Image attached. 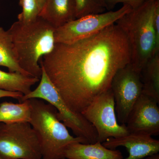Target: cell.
I'll list each match as a JSON object with an SVG mask.
<instances>
[{"label":"cell","instance_id":"1","mask_svg":"<svg viewBox=\"0 0 159 159\" xmlns=\"http://www.w3.org/2000/svg\"><path fill=\"white\" fill-rule=\"evenodd\" d=\"M40 66L68 107L81 113L110 88L117 71L130 62L127 38L116 24L70 44H55Z\"/></svg>","mask_w":159,"mask_h":159},{"label":"cell","instance_id":"2","mask_svg":"<svg viewBox=\"0 0 159 159\" xmlns=\"http://www.w3.org/2000/svg\"><path fill=\"white\" fill-rule=\"evenodd\" d=\"M55 30L50 23L39 16L31 22L18 20L8 30L16 61L31 77L40 79L42 69L39 62L43 56L54 49L56 44Z\"/></svg>","mask_w":159,"mask_h":159},{"label":"cell","instance_id":"3","mask_svg":"<svg viewBox=\"0 0 159 159\" xmlns=\"http://www.w3.org/2000/svg\"><path fill=\"white\" fill-rule=\"evenodd\" d=\"M159 0H147L141 6L132 9L116 22L124 32L130 48V64L141 73L151 57L159 52L154 18Z\"/></svg>","mask_w":159,"mask_h":159},{"label":"cell","instance_id":"4","mask_svg":"<svg viewBox=\"0 0 159 159\" xmlns=\"http://www.w3.org/2000/svg\"><path fill=\"white\" fill-rule=\"evenodd\" d=\"M31 117L29 123L37 134L42 159H63L69 145L76 142L88 144L84 139L71 135L57 118V109L42 99H29Z\"/></svg>","mask_w":159,"mask_h":159},{"label":"cell","instance_id":"5","mask_svg":"<svg viewBox=\"0 0 159 159\" xmlns=\"http://www.w3.org/2000/svg\"><path fill=\"white\" fill-rule=\"evenodd\" d=\"M41 67L42 74L39 84L34 90L24 95L20 102L32 98L45 100L55 107L58 119L70 129L76 137L84 139L88 144L97 142V131L94 126L82 114L73 111L68 107L44 69Z\"/></svg>","mask_w":159,"mask_h":159},{"label":"cell","instance_id":"6","mask_svg":"<svg viewBox=\"0 0 159 159\" xmlns=\"http://www.w3.org/2000/svg\"><path fill=\"white\" fill-rule=\"evenodd\" d=\"M0 158L42 159L38 137L29 122L0 123Z\"/></svg>","mask_w":159,"mask_h":159},{"label":"cell","instance_id":"7","mask_svg":"<svg viewBox=\"0 0 159 159\" xmlns=\"http://www.w3.org/2000/svg\"><path fill=\"white\" fill-rule=\"evenodd\" d=\"M116 103L111 88L95 97L81 114L97 131V142L103 143L110 138L129 133L125 124H119Z\"/></svg>","mask_w":159,"mask_h":159},{"label":"cell","instance_id":"8","mask_svg":"<svg viewBox=\"0 0 159 159\" xmlns=\"http://www.w3.org/2000/svg\"><path fill=\"white\" fill-rule=\"evenodd\" d=\"M132 9L129 6L124 5L116 11L111 10L76 19L55 29V42L70 44L93 36L107 27L116 24L118 20Z\"/></svg>","mask_w":159,"mask_h":159},{"label":"cell","instance_id":"9","mask_svg":"<svg viewBox=\"0 0 159 159\" xmlns=\"http://www.w3.org/2000/svg\"><path fill=\"white\" fill-rule=\"evenodd\" d=\"M110 88L116 103L117 120L121 124H125L133 107L142 93L141 73L129 63L117 71Z\"/></svg>","mask_w":159,"mask_h":159},{"label":"cell","instance_id":"10","mask_svg":"<svg viewBox=\"0 0 159 159\" xmlns=\"http://www.w3.org/2000/svg\"><path fill=\"white\" fill-rule=\"evenodd\" d=\"M158 102L142 93L131 110L125 125L129 133L159 134Z\"/></svg>","mask_w":159,"mask_h":159},{"label":"cell","instance_id":"11","mask_svg":"<svg viewBox=\"0 0 159 159\" xmlns=\"http://www.w3.org/2000/svg\"><path fill=\"white\" fill-rule=\"evenodd\" d=\"M106 148L116 149L125 147L129 153L123 159H142L153 154L158 153L159 141L147 134L129 133L122 136L110 138L102 143Z\"/></svg>","mask_w":159,"mask_h":159},{"label":"cell","instance_id":"12","mask_svg":"<svg viewBox=\"0 0 159 159\" xmlns=\"http://www.w3.org/2000/svg\"><path fill=\"white\" fill-rule=\"evenodd\" d=\"M39 16L55 29L76 19L75 0H46Z\"/></svg>","mask_w":159,"mask_h":159},{"label":"cell","instance_id":"13","mask_svg":"<svg viewBox=\"0 0 159 159\" xmlns=\"http://www.w3.org/2000/svg\"><path fill=\"white\" fill-rule=\"evenodd\" d=\"M64 157L66 159H123L120 151L106 148L101 142L72 143L66 147Z\"/></svg>","mask_w":159,"mask_h":159},{"label":"cell","instance_id":"14","mask_svg":"<svg viewBox=\"0 0 159 159\" xmlns=\"http://www.w3.org/2000/svg\"><path fill=\"white\" fill-rule=\"evenodd\" d=\"M142 93L159 102V52L148 60L141 72Z\"/></svg>","mask_w":159,"mask_h":159},{"label":"cell","instance_id":"15","mask_svg":"<svg viewBox=\"0 0 159 159\" xmlns=\"http://www.w3.org/2000/svg\"><path fill=\"white\" fill-rule=\"evenodd\" d=\"M40 79L18 73L4 72L0 70V89L4 90L17 92L24 95L31 92V88Z\"/></svg>","mask_w":159,"mask_h":159},{"label":"cell","instance_id":"16","mask_svg":"<svg viewBox=\"0 0 159 159\" xmlns=\"http://www.w3.org/2000/svg\"><path fill=\"white\" fill-rule=\"evenodd\" d=\"M31 112L29 99L18 103L5 101L0 103V123L29 122Z\"/></svg>","mask_w":159,"mask_h":159},{"label":"cell","instance_id":"17","mask_svg":"<svg viewBox=\"0 0 159 159\" xmlns=\"http://www.w3.org/2000/svg\"><path fill=\"white\" fill-rule=\"evenodd\" d=\"M0 66L6 67L11 73L31 76L21 68L16 61L13 44L8 31L0 27Z\"/></svg>","mask_w":159,"mask_h":159},{"label":"cell","instance_id":"18","mask_svg":"<svg viewBox=\"0 0 159 159\" xmlns=\"http://www.w3.org/2000/svg\"><path fill=\"white\" fill-rule=\"evenodd\" d=\"M76 17L103 13L107 9L106 0H75Z\"/></svg>","mask_w":159,"mask_h":159},{"label":"cell","instance_id":"19","mask_svg":"<svg viewBox=\"0 0 159 159\" xmlns=\"http://www.w3.org/2000/svg\"><path fill=\"white\" fill-rule=\"evenodd\" d=\"M22 12L18 15V20L27 23L35 20L39 16L40 10L37 0H20Z\"/></svg>","mask_w":159,"mask_h":159},{"label":"cell","instance_id":"20","mask_svg":"<svg viewBox=\"0 0 159 159\" xmlns=\"http://www.w3.org/2000/svg\"><path fill=\"white\" fill-rule=\"evenodd\" d=\"M145 1V0H106V2L107 9L111 11L119 3H122L123 5H127L133 9L141 6Z\"/></svg>","mask_w":159,"mask_h":159},{"label":"cell","instance_id":"21","mask_svg":"<svg viewBox=\"0 0 159 159\" xmlns=\"http://www.w3.org/2000/svg\"><path fill=\"white\" fill-rule=\"evenodd\" d=\"M23 96V94L20 92H11L0 89V98L3 97H11L17 99L20 102Z\"/></svg>","mask_w":159,"mask_h":159},{"label":"cell","instance_id":"22","mask_svg":"<svg viewBox=\"0 0 159 159\" xmlns=\"http://www.w3.org/2000/svg\"><path fill=\"white\" fill-rule=\"evenodd\" d=\"M145 159H159V154L158 153L153 154L146 157Z\"/></svg>","mask_w":159,"mask_h":159},{"label":"cell","instance_id":"23","mask_svg":"<svg viewBox=\"0 0 159 159\" xmlns=\"http://www.w3.org/2000/svg\"><path fill=\"white\" fill-rule=\"evenodd\" d=\"M46 1V0H37L40 11L42 9Z\"/></svg>","mask_w":159,"mask_h":159},{"label":"cell","instance_id":"24","mask_svg":"<svg viewBox=\"0 0 159 159\" xmlns=\"http://www.w3.org/2000/svg\"><path fill=\"white\" fill-rule=\"evenodd\" d=\"M63 159H65V158H63Z\"/></svg>","mask_w":159,"mask_h":159},{"label":"cell","instance_id":"25","mask_svg":"<svg viewBox=\"0 0 159 159\" xmlns=\"http://www.w3.org/2000/svg\"><path fill=\"white\" fill-rule=\"evenodd\" d=\"M0 159H1V158H0Z\"/></svg>","mask_w":159,"mask_h":159},{"label":"cell","instance_id":"26","mask_svg":"<svg viewBox=\"0 0 159 159\" xmlns=\"http://www.w3.org/2000/svg\"><path fill=\"white\" fill-rule=\"evenodd\" d=\"M145 1H147V0H145Z\"/></svg>","mask_w":159,"mask_h":159}]
</instances>
